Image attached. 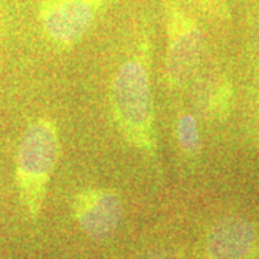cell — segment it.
<instances>
[{
  "label": "cell",
  "mask_w": 259,
  "mask_h": 259,
  "mask_svg": "<svg viewBox=\"0 0 259 259\" xmlns=\"http://www.w3.org/2000/svg\"><path fill=\"white\" fill-rule=\"evenodd\" d=\"M153 107L150 47L143 42L112 79L111 110L122 137L146 156H154L157 150Z\"/></svg>",
  "instance_id": "obj_1"
},
{
  "label": "cell",
  "mask_w": 259,
  "mask_h": 259,
  "mask_svg": "<svg viewBox=\"0 0 259 259\" xmlns=\"http://www.w3.org/2000/svg\"><path fill=\"white\" fill-rule=\"evenodd\" d=\"M59 156V134L55 121L39 118L25 130L16 153V185L20 200L32 219L45 203L48 186Z\"/></svg>",
  "instance_id": "obj_2"
},
{
  "label": "cell",
  "mask_w": 259,
  "mask_h": 259,
  "mask_svg": "<svg viewBox=\"0 0 259 259\" xmlns=\"http://www.w3.org/2000/svg\"><path fill=\"white\" fill-rule=\"evenodd\" d=\"M167 48L164 79L170 88L179 90L190 81L204 49V37L197 23L180 6L167 10Z\"/></svg>",
  "instance_id": "obj_3"
},
{
  "label": "cell",
  "mask_w": 259,
  "mask_h": 259,
  "mask_svg": "<svg viewBox=\"0 0 259 259\" xmlns=\"http://www.w3.org/2000/svg\"><path fill=\"white\" fill-rule=\"evenodd\" d=\"M105 0H47L40 22L47 37L58 48H72L91 29Z\"/></svg>",
  "instance_id": "obj_4"
},
{
  "label": "cell",
  "mask_w": 259,
  "mask_h": 259,
  "mask_svg": "<svg viewBox=\"0 0 259 259\" xmlns=\"http://www.w3.org/2000/svg\"><path fill=\"white\" fill-rule=\"evenodd\" d=\"M74 216L87 236L93 241L110 239L122 221L121 197L111 189L91 187L75 196Z\"/></svg>",
  "instance_id": "obj_5"
},
{
  "label": "cell",
  "mask_w": 259,
  "mask_h": 259,
  "mask_svg": "<svg viewBox=\"0 0 259 259\" xmlns=\"http://www.w3.org/2000/svg\"><path fill=\"white\" fill-rule=\"evenodd\" d=\"M258 249V233L242 218H225L207 232L204 259H252Z\"/></svg>",
  "instance_id": "obj_6"
},
{
  "label": "cell",
  "mask_w": 259,
  "mask_h": 259,
  "mask_svg": "<svg viewBox=\"0 0 259 259\" xmlns=\"http://www.w3.org/2000/svg\"><path fill=\"white\" fill-rule=\"evenodd\" d=\"M209 115L223 118L228 115L232 107V87L226 79H218L206 90L203 102Z\"/></svg>",
  "instance_id": "obj_7"
},
{
  "label": "cell",
  "mask_w": 259,
  "mask_h": 259,
  "mask_svg": "<svg viewBox=\"0 0 259 259\" xmlns=\"http://www.w3.org/2000/svg\"><path fill=\"white\" fill-rule=\"evenodd\" d=\"M175 133H176L177 144L183 153L189 156H194L200 151L202 141H200L199 125L192 114L185 112L177 118Z\"/></svg>",
  "instance_id": "obj_8"
},
{
  "label": "cell",
  "mask_w": 259,
  "mask_h": 259,
  "mask_svg": "<svg viewBox=\"0 0 259 259\" xmlns=\"http://www.w3.org/2000/svg\"><path fill=\"white\" fill-rule=\"evenodd\" d=\"M143 259H182V253L179 250L160 248V249L148 252Z\"/></svg>",
  "instance_id": "obj_9"
},
{
  "label": "cell",
  "mask_w": 259,
  "mask_h": 259,
  "mask_svg": "<svg viewBox=\"0 0 259 259\" xmlns=\"http://www.w3.org/2000/svg\"><path fill=\"white\" fill-rule=\"evenodd\" d=\"M200 5H203L204 8H207V9H214V0H197Z\"/></svg>",
  "instance_id": "obj_10"
}]
</instances>
